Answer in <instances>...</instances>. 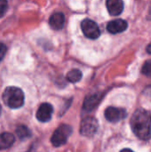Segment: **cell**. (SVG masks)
<instances>
[{
    "label": "cell",
    "mask_w": 151,
    "mask_h": 152,
    "mask_svg": "<svg viewBox=\"0 0 151 152\" xmlns=\"http://www.w3.org/2000/svg\"><path fill=\"white\" fill-rule=\"evenodd\" d=\"M147 52H148L149 53H151V43L147 46Z\"/></svg>",
    "instance_id": "ac0fdd59"
},
{
    "label": "cell",
    "mask_w": 151,
    "mask_h": 152,
    "mask_svg": "<svg viewBox=\"0 0 151 152\" xmlns=\"http://www.w3.org/2000/svg\"><path fill=\"white\" fill-rule=\"evenodd\" d=\"M82 77H83L82 72H81L79 69H75L70 70V71L67 74L66 78H67V80H68L69 82H70V83H77L78 81L81 80Z\"/></svg>",
    "instance_id": "5bb4252c"
},
{
    "label": "cell",
    "mask_w": 151,
    "mask_h": 152,
    "mask_svg": "<svg viewBox=\"0 0 151 152\" xmlns=\"http://www.w3.org/2000/svg\"><path fill=\"white\" fill-rule=\"evenodd\" d=\"M81 28L84 35L90 39H97L101 36V30L97 23L90 19H85L81 22Z\"/></svg>",
    "instance_id": "5b68a950"
},
{
    "label": "cell",
    "mask_w": 151,
    "mask_h": 152,
    "mask_svg": "<svg viewBox=\"0 0 151 152\" xmlns=\"http://www.w3.org/2000/svg\"><path fill=\"white\" fill-rule=\"evenodd\" d=\"M98 127H99L98 121L95 118L86 117L81 121L80 134L84 136L92 137L96 134Z\"/></svg>",
    "instance_id": "277c9868"
},
{
    "label": "cell",
    "mask_w": 151,
    "mask_h": 152,
    "mask_svg": "<svg viewBox=\"0 0 151 152\" xmlns=\"http://www.w3.org/2000/svg\"><path fill=\"white\" fill-rule=\"evenodd\" d=\"M128 28V23L123 19H117L111 20L107 25V29L111 34H117L124 32Z\"/></svg>",
    "instance_id": "ba28073f"
},
{
    "label": "cell",
    "mask_w": 151,
    "mask_h": 152,
    "mask_svg": "<svg viewBox=\"0 0 151 152\" xmlns=\"http://www.w3.org/2000/svg\"><path fill=\"white\" fill-rule=\"evenodd\" d=\"M105 118L111 123H117L127 117V112L125 109L117 107H108L104 112Z\"/></svg>",
    "instance_id": "8992f818"
},
{
    "label": "cell",
    "mask_w": 151,
    "mask_h": 152,
    "mask_svg": "<svg viewBox=\"0 0 151 152\" xmlns=\"http://www.w3.org/2000/svg\"><path fill=\"white\" fill-rule=\"evenodd\" d=\"M53 113V106L50 103L44 102L39 106V108L36 111V117L38 121H40L42 123H46L51 120Z\"/></svg>",
    "instance_id": "52a82bcc"
},
{
    "label": "cell",
    "mask_w": 151,
    "mask_h": 152,
    "mask_svg": "<svg viewBox=\"0 0 151 152\" xmlns=\"http://www.w3.org/2000/svg\"><path fill=\"white\" fill-rule=\"evenodd\" d=\"M101 94H92V95H88L87 97H85L83 109L87 111L93 110L101 102Z\"/></svg>",
    "instance_id": "8fae6325"
},
{
    "label": "cell",
    "mask_w": 151,
    "mask_h": 152,
    "mask_svg": "<svg viewBox=\"0 0 151 152\" xmlns=\"http://www.w3.org/2000/svg\"><path fill=\"white\" fill-rule=\"evenodd\" d=\"M6 50H7L6 45H5L4 43L0 42V61H1L3 60V58L4 57V55H5V53H6Z\"/></svg>",
    "instance_id": "e0dca14e"
},
{
    "label": "cell",
    "mask_w": 151,
    "mask_h": 152,
    "mask_svg": "<svg viewBox=\"0 0 151 152\" xmlns=\"http://www.w3.org/2000/svg\"><path fill=\"white\" fill-rule=\"evenodd\" d=\"M71 134H72V127L70 126L61 125L53 134L51 138V142L54 147H61L67 142Z\"/></svg>",
    "instance_id": "3957f363"
},
{
    "label": "cell",
    "mask_w": 151,
    "mask_h": 152,
    "mask_svg": "<svg viewBox=\"0 0 151 152\" xmlns=\"http://www.w3.org/2000/svg\"><path fill=\"white\" fill-rule=\"evenodd\" d=\"M2 99L4 104L12 110L21 108L24 105L25 102L23 91L16 86L6 87L3 92Z\"/></svg>",
    "instance_id": "7a4b0ae2"
},
{
    "label": "cell",
    "mask_w": 151,
    "mask_h": 152,
    "mask_svg": "<svg viewBox=\"0 0 151 152\" xmlns=\"http://www.w3.org/2000/svg\"><path fill=\"white\" fill-rule=\"evenodd\" d=\"M142 72L145 76L151 77V60H149L144 62L142 69Z\"/></svg>",
    "instance_id": "9a60e30c"
},
{
    "label": "cell",
    "mask_w": 151,
    "mask_h": 152,
    "mask_svg": "<svg viewBox=\"0 0 151 152\" xmlns=\"http://www.w3.org/2000/svg\"><path fill=\"white\" fill-rule=\"evenodd\" d=\"M15 133H16V135L18 136V138L20 140H21V141L28 139L32 135L30 130L26 126H23V125H20V126H17L16 130H15Z\"/></svg>",
    "instance_id": "4fadbf2b"
},
{
    "label": "cell",
    "mask_w": 151,
    "mask_h": 152,
    "mask_svg": "<svg viewBox=\"0 0 151 152\" xmlns=\"http://www.w3.org/2000/svg\"><path fill=\"white\" fill-rule=\"evenodd\" d=\"M65 16L62 12H55L49 19V25L54 30H60L64 27Z\"/></svg>",
    "instance_id": "30bf717a"
},
{
    "label": "cell",
    "mask_w": 151,
    "mask_h": 152,
    "mask_svg": "<svg viewBox=\"0 0 151 152\" xmlns=\"http://www.w3.org/2000/svg\"><path fill=\"white\" fill-rule=\"evenodd\" d=\"M8 9L7 0H0V18H2Z\"/></svg>",
    "instance_id": "2e32d148"
},
{
    "label": "cell",
    "mask_w": 151,
    "mask_h": 152,
    "mask_svg": "<svg viewBox=\"0 0 151 152\" xmlns=\"http://www.w3.org/2000/svg\"><path fill=\"white\" fill-rule=\"evenodd\" d=\"M131 128L141 140L149 141L151 138V113L144 109L134 111L131 118Z\"/></svg>",
    "instance_id": "6da1fadb"
},
{
    "label": "cell",
    "mask_w": 151,
    "mask_h": 152,
    "mask_svg": "<svg viewBox=\"0 0 151 152\" xmlns=\"http://www.w3.org/2000/svg\"><path fill=\"white\" fill-rule=\"evenodd\" d=\"M106 5L109 14L112 16H118L123 12L124 10L123 0H107Z\"/></svg>",
    "instance_id": "9c48e42d"
},
{
    "label": "cell",
    "mask_w": 151,
    "mask_h": 152,
    "mask_svg": "<svg viewBox=\"0 0 151 152\" xmlns=\"http://www.w3.org/2000/svg\"><path fill=\"white\" fill-rule=\"evenodd\" d=\"M15 142L14 136L10 133H3L0 134V151L10 148Z\"/></svg>",
    "instance_id": "7c38bea8"
},
{
    "label": "cell",
    "mask_w": 151,
    "mask_h": 152,
    "mask_svg": "<svg viewBox=\"0 0 151 152\" xmlns=\"http://www.w3.org/2000/svg\"><path fill=\"white\" fill-rule=\"evenodd\" d=\"M1 111H2V107H1V104H0V115H1Z\"/></svg>",
    "instance_id": "d6986e66"
}]
</instances>
